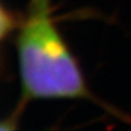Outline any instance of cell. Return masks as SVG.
<instances>
[{
  "label": "cell",
  "mask_w": 131,
  "mask_h": 131,
  "mask_svg": "<svg viewBox=\"0 0 131 131\" xmlns=\"http://www.w3.org/2000/svg\"><path fill=\"white\" fill-rule=\"evenodd\" d=\"M51 0H29L27 14L16 30V55L21 102L35 100H89L98 102L84 78L52 16Z\"/></svg>",
  "instance_id": "cell-1"
},
{
  "label": "cell",
  "mask_w": 131,
  "mask_h": 131,
  "mask_svg": "<svg viewBox=\"0 0 131 131\" xmlns=\"http://www.w3.org/2000/svg\"><path fill=\"white\" fill-rule=\"evenodd\" d=\"M21 19L17 18L15 14L5 7V5H1V15H0V37L4 40L5 38L10 35L11 33L17 30L21 24Z\"/></svg>",
  "instance_id": "cell-2"
}]
</instances>
